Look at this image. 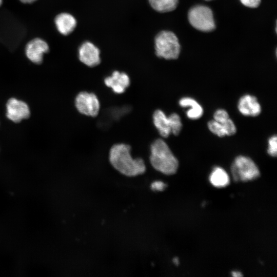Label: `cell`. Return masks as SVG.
Returning a JSON list of instances; mask_svg holds the SVG:
<instances>
[{
    "mask_svg": "<svg viewBox=\"0 0 277 277\" xmlns=\"http://www.w3.org/2000/svg\"><path fill=\"white\" fill-rule=\"evenodd\" d=\"M188 16L191 26L199 31L210 32L215 29L212 11L207 6L197 5L192 7Z\"/></svg>",
    "mask_w": 277,
    "mask_h": 277,
    "instance_id": "obj_5",
    "label": "cell"
},
{
    "mask_svg": "<svg viewBox=\"0 0 277 277\" xmlns=\"http://www.w3.org/2000/svg\"><path fill=\"white\" fill-rule=\"evenodd\" d=\"M268 153L271 156L275 157L277 154V137L276 135L271 136L268 140Z\"/></svg>",
    "mask_w": 277,
    "mask_h": 277,
    "instance_id": "obj_19",
    "label": "cell"
},
{
    "mask_svg": "<svg viewBox=\"0 0 277 277\" xmlns=\"http://www.w3.org/2000/svg\"><path fill=\"white\" fill-rule=\"evenodd\" d=\"M209 181L213 186L218 188L226 187L230 182L227 173L220 167L214 168L210 175Z\"/></svg>",
    "mask_w": 277,
    "mask_h": 277,
    "instance_id": "obj_15",
    "label": "cell"
},
{
    "mask_svg": "<svg viewBox=\"0 0 277 277\" xmlns=\"http://www.w3.org/2000/svg\"><path fill=\"white\" fill-rule=\"evenodd\" d=\"M80 61L89 67H94L101 62L100 51L93 44L86 42L78 49Z\"/></svg>",
    "mask_w": 277,
    "mask_h": 277,
    "instance_id": "obj_9",
    "label": "cell"
},
{
    "mask_svg": "<svg viewBox=\"0 0 277 277\" xmlns=\"http://www.w3.org/2000/svg\"><path fill=\"white\" fill-rule=\"evenodd\" d=\"M155 50L158 57L174 60L179 56L181 47L174 33L169 31H162L155 38Z\"/></svg>",
    "mask_w": 277,
    "mask_h": 277,
    "instance_id": "obj_3",
    "label": "cell"
},
{
    "mask_svg": "<svg viewBox=\"0 0 277 277\" xmlns=\"http://www.w3.org/2000/svg\"><path fill=\"white\" fill-rule=\"evenodd\" d=\"M75 104L81 113L88 116H96L100 109L97 97L91 92L83 91L79 93L76 96Z\"/></svg>",
    "mask_w": 277,
    "mask_h": 277,
    "instance_id": "obj_6",
    "label": "cell"
},
{
    "mask_svg": "<svg viewBox=\"0 0 277 277\" xmlns=\"http://www.w3.org/2000/svg\"><path fill=\"white\" fill-rule=\"evenodd\" d=\"M22 3L24 4H31L37 0H19Z\"/></svg>",
    "mask_w": 277,
    "mask_h": 277,
    "instance_id": "obj_25",
    "label": "cell"
},
{
    "mask_svg": "<svg viewBox=\"0 0 277 277\" xmlns=\"http://www.w3.org/2000/svg\"><path fill=\"white\" fill-rule=\"evenodd\" d=\"M7 116L14 122H19L30 115L28 105L15 98L9 99L7 103Z\"/></svg>",
    "mask_w": 277,
    "mask_h": 277,
    "instance_id": "obj_8",
    "label": "cell"
},
{
    "mask_svg": "<svg viewBox=\"0 0 277 277\" xmlns=\"http://www.w3.org/2000/svg\"><path fill=\"white\" fill-rule=\"evenodd\" d=\"M105 85L117 94L124 92L130 85L129 76L125 72L114 71L110 76L104 80Z\"/></svg>",
    "mask_w": 277,
    "mask_h": 277,
    "instance_id": "obj_10",
    "label": "cell"
},
{
    "mask_svg": "<svg viewBox=\"0 0 277 277\" xmlns=\"http://www.w3.org/2000/svg\"><path fill=\"white\" fill-rule=\"evenodd\" d=\"M232 275L233 276L235 277H238V276H242L243 275L239 271H233L232 272Z\"/></svg>",
    "mask_w": 277,
    "mask_h": 277,
    "instance_id": "obj_24",
    "label": "cell"
},
{
    "mask_svg": "<svg viewBox=\"0 0 277 277\" xmlns=\"http://www.w3.org/2000/svg\"><path fill=\"white\" fill-rule=\"evenodd\" d=\"M213 118L215 121L219 122H223L229 118L228 112L224 109H217L214 113Z\"/></svg>",
    "mask_w": 277,
    "mask_h": 277,
    "instance_id": "obj_21",
    "label": "cell"
},
{
    "mask_svg": "<svg viewBox=\"0 0 277 277\" xmlns=\"http://www.w3.org/2000/svg\"><path fill=\"white\" fill-rule=\"evenodd\" d=\"M179 105L182 107H189L186 112V115L191 120L198 119L203 114L202 107L192 98L183 97L179 101Z\"/></svg>",
    "mask_w": 277,
    "mask_h": 277,
    "instance_id": "obj_14",
    "label": "cell"
},
{
    "mask_svg": "<svg viewBox=\"0 0 277 277\" xmlns=\"http://www.w3.org/2000/svg\"><path fill=\"white\" fill-rule=\"evenodd\" d=\"M206 1H211V0H206Z\"/></svg>",
    "mask_w": 277,
    "mask_h": 277,
    "instance_id": "obj_28",
    "label": "cell"
},
{
    "mask_svg": "<svg viewBox=\"0 0 277 277\" xmlns=\"http://www.w3.org/2000/svg\"><path fill=\"white\" fill-rule=\"evenodd\" d=\"M2 3H3V0H0V7L2 5Z\"/></svg>",
    "mask_w": 277,
    "mask_h": 277,
    "instance_id": "obj_27",
    "label": "cell"
},
{
    "mask_svg": "<svg viewBox=\"0 0 277 277\" xmlns=\"http://www.w3.org/2000/svg\"><path fill=\"white\" fill-rule=\"evenodd\" d=\"M149 159L152 167L165 174H173L177 170L178 160L167 143L161 138L157 139L152 143Z\"/></svg>",
    "mask_w": 277,
    "mask_h": 277,
    "instance_id": "obj_2",
    "label": "cell"
},
{
    "mask_svg": "<svg viewBox=\"0 0 277 277\" xmlns=\"http://www.w3.org/2000/svg\"><path fill=\"white\" fill-rule=\"evenodd\" d=\"M131 148L123 143L112 146L109 151V161L112 166L126 176L132 177L142 174L146 171V166L141 158L133 159Z\"/></svg>",
    "mask_w": 277,
    "mask_h": 277,
    "instance_id": "obj_1",
    "label": "cell"
},
{
    "mask_svg": "<svg viewBox=\"0 0 277 277\" xmlns=\"http://www.w3.org/2000/svg\"><path fill=\"white\" fill-rule=\"evenodd\" d=\"M208 127L210 131L219 137L226 135V131L223 124L215 121L211 120L208 123Z\"/></svg>",
    "mask_w": 277,
    "mask_h": 277,
    "instance_id": "obj_18",
    "label": "cell"
},
{
    "mask_svg": "<svg viewBox=\"0 0 277 277\" xmlns=\"http://www.w3.org/2000/svg\"><path fill=\"white\" fill-rule=\"evenodd\" d=\"M241 3L246 7L254 8L258 7L261 0H240Z\"/></svg>",
    "mask_w": 277,
    "mask_h": 277,
    "instance_id": "obj_22",
    "label": "cell"
},
{
    "mask_svg": "<svg viewBox=\"0 0 277 277\" xmlns=\"http://www.w3.org/2000/svg\"><path fill=\"white\" fill-rule=\"evenodd\" d=\"M168 116L171 123V133L177 135L180 133L182 128L180 116L176 113H173Z\"/></svg>",
    "mask_w": 277,
    "mask_h": 277,
    "instance_id": "obj_17",
    "label": "cell"
},
{
    "mask_svg": "<svg viewBox=\"0 0 277 277\" xmlns=\"http://www.w3.org/2000/svg\"><path fill=\"white\" fill-rule=\"evenodd\" d=\"M238 110L245 116H256L261 112V106L254 96L246 94L242 96L238 102Z\"/></svg>",
    "mask_w": 277,
    "mask_h": 277,
    "instance_id": "obj_11",
    "label": "cell"
},
{
    "mask_svg": "<svg viewBox=\"0 0 277 277\" xmlns=\"http://www.w3.org/2000/svg\"><path fill=\"white\" fill-rule=\"evenodd\" d=\"M233 180L246 182L256 179L260 175L257 165L250 157L239 155L233 161L231 167Z\"/></svg>",
    "mask_w": 277,
    "mask_h": 277,
    "instance_id": "obj_4",
    "label": "cell"
},
{
    "mask_svg": "<svg viewBox=\"0 0 277 277\" xmlns=\"http://www.w3.org/2000/svg\"><path fill=\"white\" fill-rule=\"evenodd\" d=\"M54 23L57 31L64 35L70 34L76 26L75 17L71 14L66 12L57 15L54 19Z\"/></svg>",
    "mask_w": 277,
    "mask_h": 277,
    "instance_id": "obj_12",
    "label": "cell"
},
{
    "mask_svg": "<svg viewBox=\"0 0 277 277\" xmlns=\"http://www.w3.org/2000/svg\"><path fill=\"white\" fill-rule=\"evenodd\" d=\"M178 2V0H149L152 8L162 13L174 10L177 6Z\"/></svg>",
    "mask_w": 277,
    "mask_h": 277,
    "instance_id": "obj_16",
    "label": "cell"
},
{
    "mask_svg": "<svg viewBox=\"0 0 277 277\" xmlns=\"http://www.w3.org/2000/svg\"><path fill=\"white\" fill-rule=\"evenodd\" d=\"M174 263L176 265H178L179 263V259L176 258H174L173 260Z\"/></svg>",
    "mask_w": 277,
    "mask_h": 277,
    "instance_id": "obj_26",
    "label": "cell"
},
{
    "mask_svg": "<svg viewBox=\"0 0 277 277\" xmlns=\"http://www.w3.org/2000/svg\"><path fill=\"white\" fill-rule=\"evenodd\" d=\"M166 187V185L162 181H155L151 185V189L154 191H163Z\"/></svg>",
    "mask_w": 277,
    "mask_h": 277,
    "instance_id": "obj_23",
    "label": "cell"
},
{
    "mask_svg": "<svg viewBox=\"0 0 277 277\" xmlns=\"http://www.w3.org/2000/svg\"><path fill=\"white\" fill-rule=\"evenodd\" d=\"M25 51L27 57L31 62L40 64L43 61L44 54L49 51V46L44 39L34 38L27 44Z\"/></svg>",
    "mask_w": 277,
    "mask_h": 277,
    "instance_id": "obj_7",
    "label": "cell"
},
{
    "mask_svg": "<svg viewBox=\"0 0 277 277\" xmlns=\"http://www.w3.org/2000/svg\"><path fill=\"white\" fill-rule=\"evenodd\" d=\"M221 123H223L224 125L226 135H232L235 133L236 131V126L230 118H228L226 121Z\"/></svg>",
    "mask_w": 277,
    "mask_h": 277,
    "instance_id": "obj_20",
    "label": "cell"
},
{
    "mask_svg": "<svg viewBox=\"0 0 277 277\" xmlns=\"http://www.w3.org/2000/svg\"><path fill=\"white\" fill-rule=\"evenodd\" d=\"M153 122L160 134L167 137L171 133V123L169 116L161 110L157 109L153 114Z\"/></svg>",
    "mask_w": 277,
    "mask_h": 277,
    "instance_id": "obj_13",
    "label": "cell"
}]
</instances>
